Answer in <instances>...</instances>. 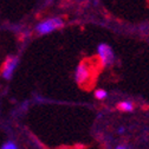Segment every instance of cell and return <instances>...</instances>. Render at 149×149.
I'll use <instances>...</instances> for the list:
<instances>
[{
	"label": "cell",
	"mask_w": 149,
	"mask_h": 149,
	"mask_svg": "<svg viewBox=\"0 0 149 149\" xmlns=\"http://www.w3.org/2000/svg\"><path fill=\"white\" fill-rule=\"evenodd\" d=\"M64 26V22L62 18L54 17V18H49L43 22H40L36 26V31L39 34H49L58 29H62Z\"/></svg>",
	"instance_id": "obj_1"
},
{
	"label": "cell",
	"mask_w": 149,
	"mask_h": 149,
	"mask_svg": "<svg viewBox=\"0 0 149 149\" xmlns=\"http://www.w3.org/2000/svg\"><path fill=\"white\" fill-rule=\"evenodd\" d=\"M1 149H18V148H17V144H15L14 142L8 141V142H6V143L1 147Z\"/></svg>",
	"instance_id": "obj_7"
},
{
	"label": "cell",
	"mask_w": 149,
	"mask_h": 149,
	"mask_svg": "<svg viewBox=\"0 0 149 149\" xmlns=\"http://www.w3.org/2000/svg\"><path fill=\"white\" fill-rule=\"evenodd\" d=\"M116 149H127V148H125V147H123V146H118Z\"/></svg>",
	"instance_id": "obj_8"
},
{
	"label": "cell",
	"mask_w": 149,
	"mask_h": 149,
	"mask_svg": "<svg viewBox=\"0 0 149 149\" xmlns=\"http://www.w3.org/2000/svg\"><path fill=\"white\" fill-rule=\"evenodd\" d=\"M18 65V57H8L1 69V76L4 79H11L12 74Z\"/></svg>",
	"instance_id": "obj_4"
},
{
	"label": "cell",
	"mask_w": 149,
	"mask_h": 149,
	"mask_svg": "<svg viewBox=\"0 0 149 149\" xmlns=\"http://www.w3.org/2000/svg\"><path fill=\"white\" fill-rule=\"evenodd\" d=\"M117 108L123 111H133L134 110V105L132 104V102H122L117 105Z\"/></svg>",
	"instance_id": "obj_5"
},
{
	"label": "cell",
	"mask_w": 149,
	"mask_h": 149,
	"mask_svg": "<svg viewBox=\"0 0 149 149\" xmlns=\"http://www.w3.org/2000/svg\"><path fill=\"white\" fill-rule=\"evenodd\" d=\"M90 76H91V71H90L89 65L85 62H82L77 66L76 71H74V81H76L78 85H82L89 81Z\"/></svg>",
	"instance_id": "obj_3"
},
{
	"label": "cell",
	"mask_w": 149,
	"mask_h": 149,
	"mask_svg": "<svg viewBox=\"0 0 149 149\" xmlns=\"http://www.w3.org/2000/svg\"><path fill=\"white\" fill-rule=\"evenodd\" d=\"M97 54L101 59V64L103 66H108L110 64H113L114 62V51L108 44H100L97 47Z\"/></svg>",
	"instance_id": "obj_2"
},
{
	"label": "cell",
	"mask_w": 149,
	"mask_h": 149,
	"mask_svg": "<svg viewBox=\"0 0 149 149\" xmlns=\"http://www.w3.org/2000/svg\"><path fill=\"white\" fill-rule=\"evenodd\" d=\"M95 97L97 100H104L107 97V91L103 90V89H98L95 91Z\"/></svg>",
	"instance_id": "obj_6"
}]
</instances>
